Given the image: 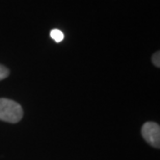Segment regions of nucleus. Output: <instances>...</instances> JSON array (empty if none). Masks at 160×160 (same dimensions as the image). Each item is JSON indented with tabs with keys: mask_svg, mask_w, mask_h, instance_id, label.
<instances>
[{
	"mask_svg": "<svg viewBox=\"0 0 160 160\" xmlns=\"http://www.w3.org/2000/svg\"><path fill=\"white\" fill-rule=\"evenodd\" d=\"M23 118V108L17 102L9 99H0V121L8 123H18Z\"/></svg>",
	"mask_w": 160,
	"mask_h": 160,
	"instance_id": "f257e3e1",
	"label": "nucleus"
},
{
	"mask_svg": "<svg viewBox=\"0 0 160 160\" xmlns=\"http://www.w3.org/2000/svg\"><path fill=\"white\" fill-rule=\"evenodd\" d=\"M142 135L150 146L160 148V127L154 122H147L142 128Z\"/></svg>",
	"mask_w": 160,
	"mask_h": 160,
	"instance_id": "f03ea898",
	"label": "nucleus"
},
{
	"mask_svg": "<svg viewBox=\"0 0 160 160\" xmlns=\"http://www.w3.org/2000/svg\"><path fill=\"white\" fill-rule=\"evenodd\" d=\"M50 37L53 41H55L56 43H60L65 39V34L62 30L59 29H52L50 31Z\"/></svg>",
	"mask_w": 160,
	"mask_h": 160,
	"instance_id": "7ed1b4c3",
	"label": "nucleus"
},
{
	"mask_svg": "<svg viewBox=\"0 0 160 160\" xmlns=\"http://www.w3.org/2000/svg\"><path fill=\"white\" fill-rule=\"evenodd\" d=\"M8 74H9L8 69L6 68V67H4V66L0 65V80L5 79L8 76Z\"/></svg>",
	"mask_w": 160,
	"mask_h": 160,
	"instance_id": "20e7f679",
	"label": "nucleus"
},
{
	"mask_svg": "<svg viewBox=\"0 0 160 160\" xmlns=\"http://www.w3.org/2000/svg\"><path fill=\"white\" fill-rule=\"evenodd\" d=\"M152 62H153V63H154V66H156L157 68H159V67H160V52H159V51H157L156 53L153 54Z\"/></svg>",
	"mask_w": 160,
	"mask_h": 160,
	"instance_id": "39448f33",
	"label": "nucleus"
}]
</instances>
